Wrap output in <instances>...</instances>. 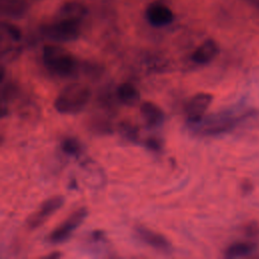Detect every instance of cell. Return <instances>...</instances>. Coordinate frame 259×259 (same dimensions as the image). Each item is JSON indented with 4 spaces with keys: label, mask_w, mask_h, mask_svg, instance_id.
<instances>
[{
    "label": "cell",
    "mask_w": 259,
    "mask_h": 259,
    "mask_svg": "<svg viewBox=\"0 0 259 259\" xmlns=\"http://www.w3.org/2000/svg\"><path fill=\"white\" fill-rule=\"evenodd\" d=\"M255 114V110L243 112L222 111L207 116H203L197 123L191 124L192 128L200 136H217L235 128L239 123Z\"/></svg>",
    "instance_id": "obj_1"
},
{
    "label": "cell",
    "mask_w": 259,
    "mask_h": 259,
    "mask_svg": "<svg viewBox=\"0 0 259 259\" xmlns=\"http://www.w3.org/2000/svg\"><path fill=\"white\" fill-rule=\"evenodd\" d=\"M90 99V89L83 83L74 82L66 85L55 99L57 111L64 114H75L81 111Z\"/></svg>",
    "instance_id": "obj_2"
},
{
    "label": "cell",
    "mask_w": 259,
    "mask_h": 259,
    "mask_svg": "<svg viewBox=\"0 0 259 259\" xmlns=\"http://www.w3.org/2000/svg\"><path fill=\"white\" fill-rule=\"evenodd\" d=\"M42 60L46 68L57 76H72L78 69V62L74 56L56 45H46L44 47Z\"/></svg>",
    "instance_id": "obj_3"
},
{
    "label": "cell",
    "mask_w": 259,
    "mask_h": 259,
    "mask_svg": "<svg viewBox=\"0 0 259 259\" xmlns=\"http://www.w3.org/2000/svg\"><path fill=\"white\" fill-rule=\"evenodd\" d=\"M87 215L88 210L86 207H79L74 210L61 225L50 233L48 238L49 242L52 244H60L68 240L72 233L84 222Z\"/></svg>",
    "instance_id": "obj_4"
},
{
    "label": "cell",
    "mask_w": 259,
    "mask_h": 259,
    "mask_svg": "<svg viewBox=\"0 0 259 259\" xmlns=\"http://www.w3.org/2000/svg\"><path fill=\"white\" fill-rule=\"evenodd\" d=\"M47 37L56 41H70L78 37L80 33V20L60 18L57 22L44 28Z\"/></svg>",
    "instance_id": "obj_5"
},
{
    "label": "cell",
    "mask_w": 259,
    "mask_h": 259,
    "mask_svg": "<svg viewBox=\"0 0 259 259\" xmlns=\"http://www.w3.org/2000/svg\"><path fill=\"white\" fill-rule=\"evenodd\" d=\"M64 197L62 195H54L46 199L39 206V208L28 217L26 225L30 230L39 228L54 212H56L63 204Z\"/></svg>",
    "instance_id": "obj_6"
},
{
    "label": "cell",
    "mask_w": 259,
    "mask_h": 259,
    "mask_svg": "<svg viewBox=\"0 0 259 259\" xmlns=\"http://www.w3.org/2000/svg\"><path fill=\"white\" fill-rule=\"evenodd\" d=\"M212 95L205 92H200L193 95L185 106L187 121L190 124L200 121L212 101Z\"/></svg>",
    "instance_id": "obj_7"
},
{
    "label": "cell",
    "mask_w": 259,
    "mask_h": 259,
    "mask_svg": "<svg viewBox=\"0 0 259 259\" xmlns=\"http://www.w3.org/2000/svg\"><path fill=\"white\" fill-rule=\"evenodd\" d=\"M136 235L142 242L152 247L153 249L161 252H169L171 250V244L164 235L147 227H136Z\"/></svg>",
    "instance_id": "obj_8"
},
{
    "label": "cell",
    "mask_w": 259,
    "mask_h": 259,
    "mask_svg": "<svg viewBox=\"0 0 259 259\" xmlns=\"http://www.w3.org/2000/svg\"><path fill=\"white\" fill-rule=\"evenodd\" d=\"M148 21L155 26L169 24L173 20V13L170 8L163 4H152L146 12Z\"/></svg>",
    "instance_id": "obj_9"
},
{
    "label": "cell",
    "mask_w": 259,
    "mask_h": 259,
    "mask_svg": "<svg viewBox=\"0 0 259 259\" xmlns=\"http://www.w3.org/2000/svg\"><path fill=\"white\" fill-rule=\"evenodd\" d=\"M219 53V46L215 40L208 38L204 40L192 54L191 58L194 63L205 65L211 62Z\"/></svg>",
    "instance_id": "obj_10"
},
{
    "label": "cell",
    "mask_w": 259,
    "mask_h": 259,
    "mask_svg": "<svg viewBox=\"0 0 259 259\" xmlns=\"http://www.w3.org/2000/svg\"><path fill=\"white\" fill-rule=\"evenodd\" d=\"M140 112L148 127H156L164 119L162 109L152 101H144L140 106Z\"/></svg>",
    "instance_id": "obj_11"
},
{
    "label": "cell",
    "mask_w": 259,
    "mask_h": 259,
    "mask_svg": "<svg viewBox=\"0 0 259 259\" xmlns=\"http://www.w3.org/2000/svg\"><path fill=\"white\" fill-rule=\"evenodd\" d=\"M257 249V241L248 239L247 241L235 242L229 245L224 251V256L229 259L246 257Z\"/></svg>",
    "instance_id": "obj_12"
},
{
    "label": "cell",
    "mask_w": 259,
    "mask_h": 259,
    "mask_svg": "<svg viewBox=\"0 0 259 259\" xmlns=\"http://www.w3.org/2000/svg\"><path fill=\"white\" fill-rule=\"evenodd\" d=\"M116 94L118 99L121 101V103L128 105V106H134L136 105L141 98L140 91L138 88L130 83V82H123L121 83L116 90Z\"/></svg>",
    "instance_id": "obj_13"
},
{
    "label": "cell",
    "mask_w": 259,
    "mask_h": 259,
    "mask_svg": "<svg viewBox=\"0 0 259 259\" xmlns=\"http://www.w3.org/2000/svg\"><path fill=\"white\" fill-rule=\"evenodd\" d=\"M85 14H86L85 7L76 2L66 3L60 11L61 18H68V19H74V20H81V18Z\"/></svg>",
    "instance_id": "obj_14"
},
{
    "label": "cell",
    "mask_w": 259,
    "mask_h": 259,
    "mask_svg": "<svg viewBox=\"0 0 259 259\" xmlns=\"http://www.w3.org/2000/svg\"><path fill=\"white\" fill-rule=\"evenodd\" d=\"M61 149L64 153L71 156H78L82 151L80 142L75 138H65L61 143Z\"/></svg>",
    "instance_id": "obj_15"
},
{
    "label": "cell",
    "mask_w": 259,
    "mask_h": 259,
    "mask_svg": "<svg viewBox=\"0 0 259 259\" xmlns=\"http://www.w3.org/2000/svg\"><path fill=\"white\" fill-rule=\"evenodd\" d=\"M121 135L131 142L137 143L139 140V128L130 121H122L119 124Z\"/></svg>",
    "instance_id": "obj_16"
},
{
    "label": "cell",
    "mask_w": 259,
    "mask_h": 259,
    "mask_svg": "<svg viewBox=\"0 0 259 259\" xmlns=\"http://www.w3.org/2000/svg\"><path fill=\"white\" fill-rule=\"evenodd\" d=\"M243 232L248 239L257 241L259 238V225L256 222H249L243 227Z\"/></svg>",
    "instance_id": "obj_17"
},
{
    "label": "cell",
    "mask_w": 259,
    "mask_h": 259,
    "mask_svg": "<svg viewBox=\"0 0 259 259\" xmlns=\"http://www.w3.org/2000/svg\"><path fill=\"white\" fill-rule=\"evenodd\" d=\"M2 26L12 39H14V40H19L20 39L21 31L18 27H16L15 25H12L10 23H3Z\"/></svg>",
    "instance_id": "obj_18"
},
{
    "label": "cell",
    "mask_w": 259,
    "mask_h": 259,
    "mask_svg": "<svg viewBox=\"0 0 259 259\" xmlns=\"http://www.w3.org/2000/svg\"><path fill=\"white\" fill-rule=\"evenodd\" d=\"M145 145L148 149H150L153 152H159V151H161V148H162L161 142L157 138H154V137L148 138L145 141Z\"/></svg>",
    "instance_id": "obj_19"
},
{
    "label": "cell",
    "mask_w": 259,
    "mask_h": 259,
    "mask_svg": "<svg viewBox=\"0 0 259 259\" xmlns=\"http://www.w3.org/2000/svg\"><path fill=\"white\" fill-rule=\"evenodd\" d=\"M248 1L251 3V5L259 9V0H248Z\"/></svg>",
    "instance_id": "obj_20"
},
{
    "label": "cell",
    "mask_w": 259,
    "mask_h": 259,
    "mask_svg": "<svg viewBox=\"0 0 259 259\" xmlns=\"http://www.w3.org/2000/svg\"><path fill=\"white\" fill-rule=\"evenodd\" d=\"M61 256V253H59V252H55V253H53V254H50V255H48L47 257L48 258H58V257H60Z\"/></svg>",
    "instance_id": "obj_21"
}]
</instances>
